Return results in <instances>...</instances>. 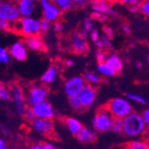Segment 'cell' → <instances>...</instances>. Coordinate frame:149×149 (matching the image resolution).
Returning a JSON list of instances; mask_svg holds the SVG:
<instances>
[{
    "instance_id": "db71d44e",
    "label": "cell",
    "mask_w": 149,
    "mask_h": 149,
    "mask_svg": "<svg viewBox=\"0 0 149 149\" xmlns=\"http://www.w3.org/2000/svg\"><path fill=\"white\" fill-rule=\"evenodd\" d=\"M31 149H41V146H40V145H34L31 147Z\"/></svg>"
},
{
    "instance_id": "4316f807",
    "label": "cell",
    "mask_w": 149,
    "mask_h": 149,
    "mask_svg": "<svg viewBox=\"0 0 149 149\" xmlns=\"http://www.w3.org/2000/svg\"><path fill=\"white\" fill-rule=\"evenodd\" d=\"M62 12H67L73 6V0H52Z\"/></svg>"
},
{
    "instance_id": "e575fe53",
    "label": "cell",
    "mask_w": 149,
    "mask_h": 149,
    "mask_svg": "<svg viewBox=\"0 0 149 149\" xmlns=\"http://www.w3.org/2000/svg\"><path fill=\"white\" fill-rule=\"evenodd\" d=\"M52 22H50L49 21L46 20V19H42L40 20V29H41V32H47L52 27Z\"/></svg>"
},
{
    "instance_id": "d590c367",
    "label": "cell",
    "mask_w": 149,
    "mask_h": 149,
    "mask_svg": "<svg viewBox=\"0 0 149 149\" xmlns=\"http://www.w3.org/2000/svg\"><path fill=\"white\" fill-rule=\"evenodd\" d=\"M107 56H108V55L106 54L105 50H101V49H98V51L97 52V55H96L97 63H104Z\"/></svg>"
},
{
    "instance_id": "6f0895ef",
    "label": "cell",
    "mask_w": 149,
    "mask_h": 149,
    "mask_svg": "<svg viewBox=\"0 0 149 149\" xmlns=\"http://www.w3.org/2000/svg\"><path fill=\"white\" fill-rule=\"evenodd\" d=\"M0 86H2V81L0 80Z\"/></svg>"
},
{
    "instance_id": "3957f363",
    "label": "cell",
    "mask_w": 149,
    "mask_h": 149,
    "mask_svg": "<svg viewBox=\"0 0 149 149\" xmlns=\"http://www.w3.org/2000/svg\"><path fill=\"white\" fill-rule=\"evenodd\" d=\"M114 117L106 109V107H101L95 113L92 120V127L97 132L104 133L112 130L114 121Z\"/></svg>"
},
{
    "instance_id": "5bb4252c",
    "label": "cell",
    "mask_w": 149,
    "mask_h": 149,
    "mask_svg": "<svg viewBox=\"0 0 149 149\" xmlns=\"http://www.w3.org/2000/svg\"><path fill=\"white\" fill-rule=\"evenodd\" d=\"M32 110L35 113L36 118H41V119H53L55 117V111L52 104L47 102V100L40 103L38 104L34 105Z\"/></svg>"
},
{
    "instance_id": "bcb514c9",
    "label": "cell",
    "mask_w": 149,
    "mask_h": 149,
    "mask_svg": "<svg viewBox=\"0 0 149 149\" xmlns=\"http://www.w3.org/2000/svg\"><path fill=\"white\" fill-rule=\"evenodd\" d=\"M143 139L149 143V126H146V130L143 134Z\"/></svg>"
},
{
    "instance_id": "7dc6e473",
    "label": "cell",
    "mask_w": 149,
    "mask_h": 149,
    "mask_svg": "<svg viewBox=\"0 0 149 149\" xmlns=\"http://www.w3.org/2000/svg\"><path fill=\"white\" fill-rule=\"evenodd\" d=\"M123 33H125V34H130V31H131V29H130V26L129 25V24H124L123 26Z\"/></svg>"
},
{
    "instance_id": "f546056e",
    "label": "cell",
    "mask_w": 149,
    "mask_h": 149,
    "mask_svg": "<svg viewBox=\"0 0 149 149\" xmlns=\"http://www.w3.org/2000/svg\"><path fill=\"white\" fill-rule=\"evenodd\" d=\"M127 98L130 101H132L134 103H137L139 104H146V100L143 97L139 96V95H138V94L129 93V94H127Z\"/></svg>"
},
{
    "instance_id": "ba28073f",
    "label": "cell",
    "mask_w": 149,
    "mask_h": 149,
    "mask_svg": "<svg viewBox=\"0 0 149 149\" xmlns=\"http://www.w3.org/2000/svg\"><path fill=\"white\" fill-rule=\"evenodd\" d=\"M86 82L82 77L74 76L67 79L64 82L63 89L64 93L69 98L73 97H78L81 89L85 86Z\"/></svg>"
},
{
    "instance_id": "7bdbcfd3",
    "label": "cell",
    "mask_w": 149,
    "mask_h": 149,
    "mask_svg": "<svg viewBox=\"0 0 149 149\" xmlns=\"http://www.w3.org/2000/svg\"><path fill=\"white\" fill-rule=\"evenodd\" d=\"M141 114H142V117L145 120L146 126H149V108H146V110H144V112Z\"/></svg>"
},
{
    "instance_id": "7a4b0ae2",
    "label": "cell",
    "mask_w": 149,
    "mask_h": 149,
    "mask_svg": "<svg viewBox=\"0 0 149 149\" xmlns=\"http://www.w3.org/2000/svg\"><path fill=\"white\" fill-rule=\"evenodd\" d=\"M13 30L17 31L20 34L26 37L38 36L41 33L40 29V20L30 17H21L17 22H13Z\"/></svg>"
},
{
    "instance_id": "8d00e7d4",
    "label": "cell",
    "mask_w": 149,
    "mask_h": 149,
    "mask_svg": "<svg viewBox=\"0 0 149 149\" xmlns=\"http://www.w3.org/2000/svg\"><path fill=\"white\" fill-rule=\"evenodd\" d=\"M88 36H89L90 39L92 40V41H93L94 43L97 42L98 40L100 39V38H101V36H100V33H99V31H98L97 29H93L91 31H89V33H88Z\"/></svg>"
},
{
    "instance_id": "f907efd6",
    "label": "cell",
    "mask_w": 149,
    "mask_h": 149,
    "mask_svg": "<svg viewBox=\"0 0 149 149\" xmlns=\"http://www.w3.org/2000/svg\"><path fill=\"white\" fill-rule=\"evenodd\" d=\"M113 149H129L127 144L126 145H120V146H116Z\"/></svg>"
},
{
    "instance_id": "ab89813d",
    "label": "cell",
    "mask_w": 149,
    "mask_h": 149,
    "mask_svg": "<svg viewBox=\"0 0 149 149\" xmlns=\"http://www.w3.org/2000/svg\"><path fill=\"white\" fill-rule=\"evenodd\" d=\"M144 1V0H124L123 4L130 6H135V5H141V3Z\"/></svg>"
},
{
    "instance_id": "f5cc1de1",
    "label": "cell",
    "mask_w": 149,
    "mask_h": 149,
    "mask_svg": "<svg viewBox=\"0 0 149 149\" xmlns=\"http://www.w3.org/2000/svg\"><path fill=\"white\" fill-rule=\"evenodd\" d=\"M112 3H123L124 0H109Z\"/></svg>"
},
{
    "instance_id": "44dd1931",
    "label": "cell",
    "mask_w": 149,
    "mask_h": 149,
    "mask_svg": "<svg viewBox=\"0 0 149 149\" xmlns=\"http://www.w3.org/2000/svg\"><path fill=\"white\" fill-rule=\"evenodd\" d=\"M64 123L66 125V127L68 128L70 133L73 136H76V135L79 132V130L83 128L82 123L80 121L75 118H72V117H68L64 120Z\"/></svg>"
},
{
    "instance_id": "d4e9b609",
    "label": "cell",
    "mask_w": 149,
    "mask_h": 149,
    "mask_svg": "<svg viewBox=\"0 0 149 149\" xmlns=\"http://www.w3.org/2000/svg\"><path fill=\"white\" fill-rule=\"evenodd\" d=\"M94 29V22L92 18H86L83 21L82 27H81L80 33L82 34L85 38L88 37L89 31H91Z\"/></svg>"
},
{
    "instance_id": "2e32d148",
    "label": "cell",
    "mask_w": 149,
    "mask_h": 149,
    "mask_svg": "<svg viewBox=\"0 0 149 149\" xmlns=\"http://www.w3.org/2000/svg\"><path fill=\"white\" fill-rule=\"evenodd\" d=\"M10 56L17 61H24L27 58V47L24 42L16 41L9 48Z\"/></svg>"
},
{
    "instance_id": "4fadbf2b",
    "label": "cell",
    "mask_w": 149,
    "mask_h": 149,
    "mask_svg": "<svg viewBox=\"0 0 149 149\" xmlns=\"http://www.w3.org/2000/svg\"><path fill=\"white\" fill-rule=\"evenodd\" d=\"M38 0H17L16 6L21 17L32 16L38 9Z\"/></svg>"
},
{
    "instance_id": "ee69618b",
    "label": "cell",
    "mask_w": 149,
    "mask_h": 149,
    "mask_svg": "<svg viewBox=\"0 0 149 149\" xmlns=\"http://www.w3.org/2000/svg\"><path fill=\"white\" fill-rule=\"evenodd\" d=\"M129 11L131 13H140L141 8H140V5H135V6H129Z\"/></svg>"
},
{
    "instance_id": "816d5d0a",
    "label": "cell",
    "mask_w": 149,
    "mask_h": 149,
    "mask_svg": "<svg viewBox=\"0 0 149 149\" xmlns=\"http://www.w3.org/2000/svg\"><path fill=\"white\" fill-rule=\"evenodd\" d=\"M0 149H6V144L4 142V140H2V139H0Z\"/></svg>"
},
{
    "instance_id": "b9f144b4",
    "label": "cell",
    "mask_w": 149,
    "mask_h": 149,
    "mask_svg": "<svg viewBox=\"0 0 149 149\" xmlns=\"http://www.w3.org/2000/svg\"><path fill=\"white\" fill-rule=\"evenodd\" d=\"M10 22L4 20H0V30L1 31H7L10 29Z\"/></svg>"
},
{
    "instance_id": "7c38bea8",
    "label": "cell",
    "mask_w": 149,
    "mask_h": 149,
    "mask_svg": "<svg viewBox=\"0 0 149 149\" xmlns=\"http://www.w3.org/2000/svg\"><path fill=\"white\" fill-rule=\"evenodd\" d=\"M112 4L109 0H92L91 8L93 11L99 12L107 16L117 17V12L112 7Z\"/></svg>"
},
{
    "instance_id": "4dcf8cb0",
    "label": "cell",
    "mask_w": 149,
    "mask_h": 149,
    "mask_svg": "<svg viewBox=\"0 0 149 149\" xmlns=\"http://www.w3.org/2000/svg\"><path fill=\"white\" fill-rule=\"evenodd\" d=\"M10 53L9 50H6V48L0 47V63L6 64L10 60Z\"/></svg>"
},
{
    "instance_id": "9f6ffc18",
    "label": "cell",
    "mask_w": 149,
    "mask_h": 149,
    "mask_svg": "<svg viewBox=\"0 0 149 149\" xmlns=\"http://www.w3.org/2000/svg\"><path fill=\"white\" fill-rule=\"evenodd\" d=\"M146 60H147V63H148V64H149V55L147 56V58H146Z\"/></svg>"
},
{
    "instance_id": "d6986e66",
    "label": "cell",
    "mask_w": 149,
    "mask_h": 149,
    "mask_svg": "<svg viewBox=\"0 0 149 149\" xmlns=\"http://www.w3.org/2000/svg\"><path fill=\"white\" fill-rule=\"evenodd\" d=\"M24 43L26 47L32 51H42L44 49V43L38 36L26 37Z\"/></svg>"
},
{
    "instance_id": "8fae6325",
    "label": "cell",
    "mask_w": 149,
    "mask_h": 149,
    "mask_svg": "<svg viewBox=\"0 0 149 149\" xmlns=\"http://www.w3.org/2000/svg\"><path fill=\"white\" fill-rule=\"evenodd\" d=\"M71 47L74 53L84 55L88 50L87 38L81 34L80 31L74 32L71 38Z\"/></svg>"
},
{
    "instance_id": "74e56055",
    "label": "cell",
    "mask_w": 149,
    "mask_h": 149,
    "mask_svg": "<svg viewBox=\"0 0 149 149\" xmlns=\"http://www.w3.org/2000/svg\"><path fill=\"white\" fill-rule=\"evenodd\" d=\"M92 0H73V6L77 8H83L87 6Z\"/></svg>"
},
{
    "instance_id": "6da1fadb",
    "label": "cell",
    "mask_w": 149,
    "mask_h": 149,
    "mask_svg": "<svg viewBox=\"0 0 149 149\" xmlns=\"http://www.w3.org/2000/svg\"><path fill=\"white\" fill-rule=\"evenodd\" d=\"M123 134L127 138L136 139L143 137L146 124L142 117V114L137 112H132L128 116L123 119Z\"/></svg>"
},
{
    "instance_id": "c3c4849f",
    "label": "cell",
    "mask_w": 149,
    "mask_h": 149,
    "mask_svg": "<svg viewBox=\"0 0 149 149\" xmlns=\"http://www.w3.org/2000/svg\"><path fill=\"white\" fill-rule=\"evenodd\" d=\"M41 149H55V146L50 143H44L41 145Z\"/></svg>"
},
{
    "instance_id": "83f0119b",
    "label": "cell",
    "mask_w": 149,
    "mask_h": 149,
    "mask_svg": "<svg viewBox=\"0 0 149 149\" xmlns=\"http://www.w3.org/2000/svg\"><path fill=\"white\" fill-rule=\"evenodd\" d=\"M112 131L116 134H123V119H114L113 124L112 127Z\"/></svg>"
},
{
    "instance_id": "7402d4cb",
    "label": "cell",
    "mask_w": 149,
    "mask_h": 149,
    "mask_svg": "<svg viewBox=\"0 0 149 149\" xmlns=\"http://www.w3.org/2000/svg\"><path fill=\"white\" fill-rule=\"evenodd\" d=\"M97 72L104 77H113L116 72L105 63H98L97 66Z\"/></svg>"
},
{
    "instance_id": "30bf717a",
    "label": "cell",
    "mask_w": 149,
    "mask_h": 149,
    "mask_svg": "<svg viewBox=\"0 0 149 149\" xmlns=\"http://www.w3.org/2000/svg\"><path fill=\"white\" fill-rule=\"evenodd\" d=\"M11 98L15 102V105L16 108L17 113L21 115V116H24V113L26 110V97L24 96L23 90L22 89L21 87L15 85L13 86L11 90Z\"/></svg>"
},
{
    "instance_id": "60d3db41",
    "label": "cell",
    "mask_w": 149,
    "mask_h": 149,
    "mask_svg": "<svg viewBox=\"0 0 149 149\" xmlns=\"http://www.w3.org/2000/svg\"><path fill=\"white\" fill-rule=\"evenodd\" d=\"M104 36H106L107 38H112L113 37L114 31H113V29L110 28V27H104Z\"/></svg>"
},
{
    "instance_id": "5b68a950",
    "label": "cell",
    "mask_w": 149,
    "mask_h": 149,
    "mask_svg": "<svg viewBox=\"0 0 149 149\" xmlns=\"http://www.w3.org/2000/svg\"><path fill=\"white\" fill-rule=\"evenodd\" d=\"M26 102L30 107H33L47 99L48 89L42 85H33L26 93Z\"/></svg>"
},
{
    "instance_id": "ffe728a7",
    "label": "cell",
    "mask_w": 149,
    "mask_h": 149,
    "mask_svg": "<svg viewBox=\"0 0 149 149\" xmlns=\"http://www.w3.org/2000/svg\"><path fill=\"white\" fill-rule=\"evenodd\" d=\"M58 75V71L56 66H50L49 68L42 74L41 76V82L44 85H50L53 82H55V80L56 79Z\"/></svg>"
},
{
    "instance_id": "e0dca14e",
    "label": "cell",
    "mask_w": 149,
    "mask_h": 149,
    "mask_svg": "<svg viewBox=\"0 0 149 149\" xmlns=\"http://www.w3.org/2000/svg\"><path fill=\"white\" fill-rule=\"evenodd\" d=\"M77 139L82 144L93 143L97 140V131L95 130H90L88 128L83 127L76 135Z\"/></svg>"
},
{
    "instance_id": "681fc988",
    "label": "cell",
    "mask_w": 149,
    "mask_h": 149,
    "mask_svg": "<svg viewBox=\"0 0 149 149\" xmlns=\"http://www.w3.org/2000/svg\"><path fill=\"white\" fill-rule=\"evenodd\" d=\"M65 65H66V66H68V67H72V66L74 65V61H73L72 59H68V60H66Z\"/></svg>"
},
{
    "instance_id": "484cf974",
    "label": "cell",
    "mask_w": 149,
    "mask_h": 149,
    "mask_svg": "<svg viewBox=\"0 0 149 149\" xmlns=\"http://www.w3.org/2000/svg\"><path fill=\"white\" fill-rule=\"evenodd\" d=\"M96 47L98 48V49H101V50H108L112 47V43H111V38H107L106 36H102L100 38V39L98 40L97 42L95 43Z\"/></svg>"
},
{
    "instance_id": "ac0fdd59",
    "label": "cell",
    "mask_w": 149,
    "mask_h": 149,
    "mask_svg": "<svg viewBox=\"0 0 149 149\" xmlns=\"http://www.w3.org/2000/svg\"><path fill=\"white\" fill-rule=\"evenodd\" d=\"M104 63L107 65H109L116 72V74L120 72L123 68V61L116 54H110V55H108Z\"/></svg>"
},
{
    "instance_id": "f35d334b",
    "label": "cell",
    "mask_w": 149,
    "mask_h": 149,
    "mask_svg": "<svg viewBox=\"0 0 149 149\" xmlns=\"http://www.w3.org/2000/svg\"><path fill=\"white\" fill-rule=\"evenodd\" d=\"M63 30V24L62 22H60L59 21L54 22L53 24V31L58 33V32H61Z\"/></svg>"
},
{
    "instance_id": "9a60e30c",
    "label": "cell",
    "mask_w": 149,
    "mask_h": 149,
    "mask_svg": "<svg viewBox=\"0 0 149 149\" xmlns=\"http://www.w3.org/2000/svg\"><path fill=\"white\" fill-rule=\"evenodd\" d=\"M32 128L38 133L50 136L54 131V123L51 119H41L36 118L32 123Z\"/></svg>"
},
{
    "instance_id": "11a10c76",
    "label": "cell",
    "mask_w": 149,
    "mask_h": 149,
    "mask_svg": "<svg viewBox=\"0 0 149 149\" xmlns=\"http://www.w3.org/2000/svg\"><path fill=\"white\" fill-rule=\"evenodd\" d=\"M136 65H137V67H138L139 69L142 68V66H143V64H142V63H141V62H138V63H136Z\"/></svg>"
},
{
    "instance_id": "1f68e13d",
    "label": "cell",
    "mask_w": 149,
    "mask_h": 149,
    "mask_svg": "<svg viewBox=\"0 0 149 149\" xmlns=\"http://www.w3.org/2000/svg\"><path fill=\"white\" fill-rule=\"evenodd\" d=\"M10 98H11V92L4 86H0V99L3 101H8Z\"/></svg>"
},
{
    "instance_id": "cb8c5ba5",
    "label": "cell",
    "mask_w": 149,
    "mask_h": 149,
    "mask_svg": "<svg viewBox=\"0 0 149 149\" xmlns=\"http://www.w3.org/2000/svg\"><path fill=\"white\" fill-rule=\"evenodd\" d=\"M129 149H149V143L143 139H137L127 143Z\"/></svg>"
},
{
    "instance_id": "836d02e7",
    "label": "cell",
    "mask_w": 149,
    "mask_h": 149,
    "mask_svg": "<svg viewBox=\"0 0 149 149\" xmlns=\"http://www.w3.org/2000/svg\"><path fill=\"white\" fill-rule=\"evenodd\" d=\"M140 13L142 15L149 18V0H144L140 5Z\"/></svg>"
},
{
    "instance_id": "f6af8a7d",
    "label": "cell",
    "mask_w": 149,
    "mask_h": 149,
    "mask_svg": "<svg viewBox=\"0 0 149 149\" xmlns=\"http://www.w3.org/2000/svg\"><path fill=\"white\" fill-rule=\"evenodd\" d=\"M102 15H103V13H101L99 12H97V11H93L91 13V18L94 19V20H97V21H99V19L101 18Z\"/></svg>"
},
{
    "instance_id": "277c9868",
    "label": "cell",
    "mask_w": 149,
    "mask_h": 149,
    "mask_svg": "<svg viewBox=\"0 0 149 149\" xmlns=\"http://www.w3.org/2000/svg\"><path fill=\"white\" fill-rule=\"evenodd\" d=\"M104 106L112 113V115L117 119H123L133 112L130 101L128 98L123 97L113 98Z\"/></svg>"
},
{
    "instance_id": "8992f818",
    "label": "cell",
    "mask_w": 149,
    "mask_h": 149,
    "mask_svg": "<svg viewBox=\"0 0 149 149\" xmlns=\"http://www.w3.org/2000/svg\"><path fill=\"white\" fill-rule=\"evenodd\" d=\"M38 6L41 10L43 19L54 23L61 18L63 12L52 0H38Z\"/></svg>"
},
{
    "instance_id": "d6a6232c",
    "label": "cell",
    "mask_w": 149,
    "mask_h": 149,
    "mask_svg": "<svg viewBox=\"0 0 149 149\" xmlns=\"http://www.w3.org/2000/svg\"><path fill=\"white\" fill-rule=\"evenodd\" d=\"M24 117L25 119L28 120V121H31V123H32V121L36 119V116H35V113L32 110L31 107H27L26 110H25V113H24Z\"/></svg>"
},
{
    "instance_id": "9c48e42d",
    "label": "cell",
    "mask_w": 149,
    "mask_h": 149,
    "mask_svg": "<svg viewBox=\"0 0 149 149\" xmlns=\"http://www.w3.org/2000/svg\"><path fill=\"white\" fill-rule=\"evenodd\" d=\"M78 97L81 103L83 109H88V107H90L94 104L95 100H96L97 88L93 85L86 83L83 88L79 92Z\"/></svg>"
},
{
    "instance_id": "f1b7e54d",
    "label": "cell",
    "mask_w": 149,
    "mask_h": 149,
    "mask_svg": "<svg viewBox=\"0 0 149 149\" xmlns=\"http://www.w3.org/2000/svg\"><path fill=\"white\" fill-rule=\"evenodd\" d=\"M69 104H70L72 109H73L74 111L79 112L81 110H83V107H82V105H81V103H80L78 97H70L69 98Z\"/></svg>"
},
{
    "instance_id": "603a6c76",
    "label": "cell",
    "mask_w": 149,
    "mask_h": 149,
    "mask_svg": "<svg viewBox=\"0 0 149 149\" xmlns=\"http://www.w3.org/2000/svg\"><path fill=\"white\" fill-rule=\"evenodd\" d=\"M82 78L84 79L85 82L87 84H90V85H97L100 82V77L95 72H87L82 75Z\"/></svg>"
},
{
    "instance_id": "52a82bcc",
    "label": "cell",
    "mask_w": 149,
    "mask_h": 149,
    "mask_svg": "<svg viewBox=\"0 0 149 149\" xmlns=\"http://www.w3.org/2000/svg\"><path fill=\"white\" fill-rule=\"evenodd\" d=\"M20 18L21 15L16 4L6 0H0V20L13 22L20 20Z\"/></svg>"
}]
</instances>
